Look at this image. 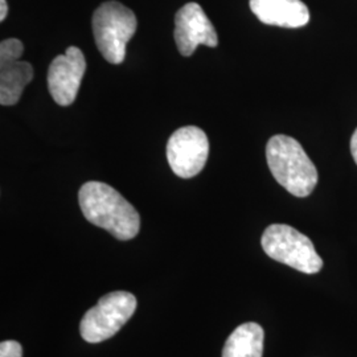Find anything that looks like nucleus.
I'll list each match as a JSON object with an SVG mask.
<instances>
[{"instance_id":"obj_12","label":"nucleus","mask_w":357,"mask_h":357,"mask_svg":"<svg viewBox=\"0 0 357 357\" xmlns=\"http://www.w3.org/2000/svg\"><path fill=\"white\" fill-rule=\"evenodd\" d=\"M0 357H23V348L15 340H6L0 344Z\"/></svg>"},{"instance_id":"obj_8","label":"nucleus","mask_w":357,"mask_h":357,"mask_svg":"<svg viewBox=\"0 0 357 357\" xmlns=\"http://www.w3.org/2000/svg\"><path fill=\"white\" fill-rule=\"evenodd\" d=\"M85 70V56L77 47L66 48L64 54L52 61L48 69V89L54 102L60 106L75 102Z\"/></svg>"},{"instance_id":"obj_14","label":"nucleus","mask_w":357,"mask_h":357,"mask_svg":"<svg viewBox=\"0 0 357 357\" xmlns=\"http://www.w3.org/2000/svg\"><path fill=\"white\" fill-rule=\"evenodd\" d=\"M7 13H8V6H7V1H6V0H0V20H1V22H4V20H6Z\"/></svg>"},{"instance_id":"obj_5","label":"nucleus","mask_w":357,"mask_h":357,"mask_svg":"<svg viewBox=\"0 0 357 357\" xmlns=\"http://www.w3.org/2000/svg\"><path fill=\"white\" fill-rule=\"evenodd\" d=\"M137 310V298L128 291L106 294L97 306L90 308L79 324L85 342L101 343L113 337Z\"/></svg>"},{"instance_id":"obj_9","label":"nucleus","mask_w":357,"mask_h":357,"mask_svg":"<svg viewBox=\"0 0 357 357\" xmlns=\"http://www.w3.org/2000/svg\"><path fill=\"white\" fill-rule=\"evenodd\" d=\"M175 41L183 56L188 57L199 45L215 48L218 44L216 29L197 3H188L175 16Z\"/></svg>"},{"instance_id":"obj_7","label":"nucleus","mask_w":357,"mask_h":357,"mask_svg":"<svg viewBox=\"0 0 357 357\" xmlns=\"http://www.w3.org/2000/svg\"><path fill=\"white\" fill-rule=\"evenodd\" d=\"M24 45L17 38H7L0 44V103L13 106L19 102L23 90L33 78V68L20 61Z\"/></svg>"},{"instance_id":"obj_13","label":"nucleus","mask_w":357,"mask_h":357,"mask_svg":"<svg viewBox=\"0 0 357 357\" xmlns=\"http://www.w3.org/2000/svg\"><path fill=\"white\" fill-rule=\"evenodd\" d=\"M351 153H352L354 160L356 162L357 165V128L355 130L354 135H352V139H351Z\"/></svg>"},{"instance_id":"obj_10","label":"nucleus","mask_w":357,"mask_h":357,"mask_svg":"<svg viewBox=\"0 0 357 357\" xmlns=\"http://www.w3.org/2000/svg\"><path fill=\"white\" fill-rule=\"evenodd\" d=\"M250 10L268 26L301 28L310 22V11L302 0H250Z\"/></svg>"},{"instance_id":"obj_2","label":"nucleus","mask_w":357,"mask_h":357,"mask_svg":"<svg viewBox=\"0 0 357 357\" xmlns=\"http://www.w3.org/2000/svg\"><path fill=\"white\" fill-rule=\"evenodd\" d=\"M268 166L275 180L296 197H307L318 184V171L301 143L275 135L266 146Z\"/></svg>"},{"instance_id":"obj_3","label":"nucleus","mask_w":357,"mask_h":357,"mask_svg":"<svg viewBox=\"0 0 357 357\" xmlns=\"http://www.w3.org/2000/svg\"><path fill=\"white\" fill-rule=\"evenodd\" d=\"M137 31V17L118 1L102 3L93 15V33L98 51L110 64H121L126 45Z\"/></svg>"},{"instance_id":"obj_6","label":"nucleus","mask_w":357,"mask_h":357,"mask_svg":"<svg viewBox=\"0 0 357 357\" xmlns=\"http://www.w3.org/2000/svg\"><path fill=\"white\" fill-rule=\"evenodd\" d=\"M209 142L204 131L196 126L176 130L167 143V159L178 178L199 175L208 160Z\"/></svg>"},{"instance_id":"obj_4","label":"nucleus","mask_w":357,"mask_h":357,"mask_svg":"<svg viewBox=\"0 0 357 357\" xmlns=\"http://www.w3.org/2000/svg\"><path fill=\"white\" fill-rule=\"evenodd\" d=\"M261 243L270 258L305 274L319 273L323 268V259L317 253L314 243L293 227L270 225L264 231Z\"/></svg>"},{"instance_id":"obj_1","label":"nucleus","mask_w":357,"mask_h":357,"mask_svg":"<svg viewBox=\"0 0 357 357\" xmlns=\"http://www.w3.org/2000/svg\"><path fill=\"white\" fill-rule=\"evenodd\" d=\"M78 203L89 222L107 230L116 240L128 241L139 233L141 217L137 209L105 183H85L78 192Z\"/></svg>"},{"instance_id":"obj_11","label":"nucleus","mask_w":357,"mask_h":357,"mask_svg":"<svg viewBox=\"0 0 357 357\" xmlns=\"http://www.w3.org/2000/svg\"><path fill=\"white\" fill-rule=\"evenodd\" d=\"M264 330L257 323H245L231 332L222 357H262L264 354Z\"/></svg>"}]
</instances>
